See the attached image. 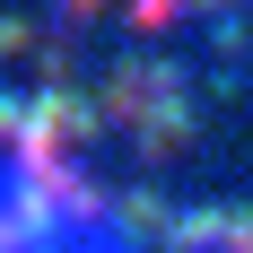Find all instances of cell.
I'll list each match as a JSON object with an SVG mask.
<instances>
[{"instance_id": "cell-1", "label": "cell", "mask_w": 253, "mask_h": 253, "mask_svg": "<svg viewBox=\"0 0 253 253\" xmlns=\"http://www.w3.org/2000/svg\"><path fill=\"white\" fill-rule=\"evenodd\" d=\"M0 253H105V236L44 166L0 149Z\"/></svg>"}]
</instances>
